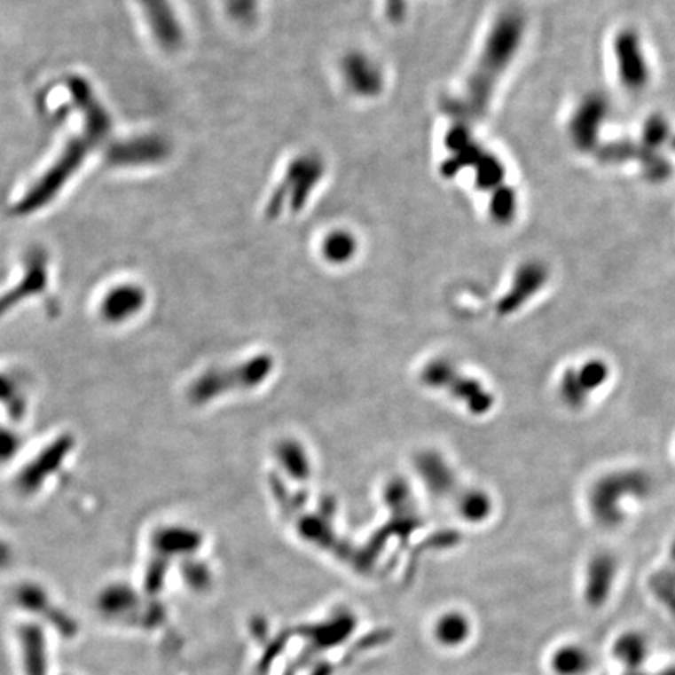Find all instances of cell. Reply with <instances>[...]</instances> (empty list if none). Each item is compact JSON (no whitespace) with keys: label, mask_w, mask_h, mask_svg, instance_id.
Instances as JSON below:
<instances>
[{"label":"cell","mask_w":675,"mask_h":675,"mask_svg":"<svg viewBox=\"0 0 675 675\" xmlns=\"http://www.w3.org/2000/svg\"><path fill=\"white\" fill-rule=\"evenodd\" d=\"M649 491V479L640 472H617L599 480L591 492V510L599 524L615 527L623 521L621 496L641 498Z\"/></svg>","instance_id":"cell-2"},{"label":"cell","mask_w":675,"mask_h":675,"mask_svg":"<svg viewBox=\"0 0 675 675\" xmlns=\"http://www.w3.org/2000/svg\"><path fill=\"white\" fill-rule=\"evenodd\" d=\"M73 440L71 436H57L52 443H49L36 453L18 475V490L22 494H35L41 490L47 479L53 477V474L59 471L65 463L66 457L71 452Z\"/></svg>","instance_id":"cell-5"},{"label":"cell","mask_w":675,"mask_h":675,"mask_svg":"<svg viewBox=\"0 0 675 675\" xmlns=\"http://www.w3.org/2000/svg\"><path fill=\"white\" fill-rule=\"evenodd\" d=\"M271 367L272 365L269 358L258 357L230 371H211L192 385L191 399L197 404H204L219 394L229 393L230 387H238V389L254 387L268 377Z\"/></svg>","instance_id":"cell-4"},{"label":"cell","mask_w":675,"mask_h":675,"mask_svg":"<svg viewBox=\"0 0 675 675\" xmlns=\"http://www.w3.org/2000/svg\"><path fill=\"white\" fill-rule=\"evenodd\" d=\"M574 375L585 394L590 397V394L596 391L597 388L602 387L608 379V366L600 360L586 361L584 366L574 369Z\"/></svg>","instance_id":"cell-17"},{"label":"cell","mask_w":675,"mask_h":675,"mask_svg":"<svg viewBox=\"0 0 675 675\" xmlns=\"http://www.w3.org/2000/svg\"><path fill=\"white\" fill-rule=\"evenodd\" d=\"M625 675H646L641 671H633V672H627Z\"/></svg>","instance_id":"cell-22"},{"label":"cell","mask_w":675,"mask_h":675,"mask_svg":"<svg viewBox=\"0 0 675 675\" xmlns=\"http://www.w3.org/2000/svg\"><path fill=\"white\" fill-rule=\"evenodd\" d=\"M20 447V435L13 426L0 422V465L13 459Z\"/></svg>","instance_id":"cell-20"},{"label":"cell","mask_w":675,"mask_h":675,"mask_svg":"<svg viewBox=\"0 0 675 675\" xmlns=\"http://www.w3.org/2000/svg\"><path fill=\"white\" fill-rule=\"evenodd\" d=\"M0 405L8 418L20 420L27 414V394L16 375L0 371Z\"/></svg>","instance_id":"cell-14"},{"label":"cell","mask_w":675,"mask_h":675,"mask_svg":"<svg viewBox=\"0 0 675 675\" xmlns=\"http://www.w3.org/2000/svg\"><path fill=\"white\" fill-rule=\"evenodd\" d=\"M516 197L514 192L508 188H498V192L492 197L491 215L498 223H508L514 215Z\"/></svg>","instance_id":"cell-19"},{"label":"cell","mask_w":675,"mask_h":675,"mask_svg":"<svg viewBox=\"0 0 675 675\" xmlns=\"http://www.w3.org/2000/svg\"><path fill=\"white\" fill-rule=\"evenodd\" d=\"M616 577V561L608 553L591 558L585 577V602L593 608L602 607L610 597Z\"/></svg>","instance_id":"cell-9"},{"label":"cell","mask_w":675,"mask_h":675,"mask_svg":"<svg viewBox=\"0 0 675 675\" xmlns=\"http://www.w3.org/2000/svg\"><path fill=\"white\" fill-rule=\"evenodd\" d=\"M616 59L619 79L630 91H641L648 85L649 69L644 59L640 38L632 30H624L616 36Z\"/></svg>","instance_id":"cell-6"},{"label":"cell","mask_w":675,"mask_h":675,"mask_svg":"<svg viewBox=\"0 0 675 675\" xmlns=\"http://www.w3.org/2000/svg\"><path fill=\"white\" fill-rule=\"evenodd\" d=\"M469 635H471V623L465 613H459V611L446 613L435 625L436 640L449 648H455L465 643Z\"/></svg>","instance_id":"cell-16"},{"label":"cell","mask_w":675,"mask_h":675,"mask_svg":"<svg viewBox=\"0 0 675 675\" xmlns=\"http://www.w3.org/2000/svg\"><path fill=\"white\" fill-rule=\"evenodd\" d=\"M47 285V260L40 250H35L27 260L24 276L20 279L13 291L5 293L0 297V316L5 315L8 310L14 309L22 299L33 294L40 295Z\"/></svg>","instance_id":"cell-8"},{"label":"cell","mask_w":675,"mask_h":675,"mask_svg":"<svg viewBox=\"0 0 675 675\" xmlns=\"http://www.w3.org/2000/svg\"><path fill=\"white\" fill-rule=\"evenodd\" d=\"M613 656L629 672L641 671L649 656V641L640 632H625L613 644Z\"/></svg>","instance_id":"cell-12"},{"label":"cell","mask_w":675,"mask_h":675,"mask_svg":"<svg viewBox=\"0 0 675 675\" xmlns=\"http://www.w3.org/2000/svg\"><path fill=\"white\" fill-rule=\"evenodd\" d=\"M145 303V295L137 286H116L106 293L104 301L98 307L100 316L106 322L129 321L130 318L137 315Z\"/></svg>","instance_id":"cell-11"},{"label":"cell","mask_w":675,"mask_h":675,"mask_svg":"<svg viewBox=\"0 0 675 675\" xmlns=\"http://www.w3.org/2000/svg\"><path fill=\"white\" fill-rule=\"evenodd\" d=\"M547 279L545 266L537 262H530L518 269L512 289L498 302V315H512L521 309L531 295L537 294Z\"/></svg>","instance_id":"cell-7"},{"label":"cell","mask_w":675,"mask_h":675,"mask_svg":"<svg viewBox=\"0 0 675 675\" xmlns=\"http://www.w3.org/2000/svg\"><path fill=\"white\" fill-rule=\"evenodd\" d=\"M459 514L471 522H480L488 518L491 512V500L485 492L469 491L461 498L459 505Z\"/></svg>","instance_id":"cell-18"},{"label":"cell","mask_w":675,"mask_h":675,"mask_svg":"<svg viewBox=\"0 0 675 675\" xmlns=\"http://www.w3.org/2000/svg\"><path fill=\"white\" fill-rule=\"evenodd\" d=\"M591 663L588 650L578 644H566L552 655L551 668L557 675H585Z\"/></svg>","instance_id":"cell-13"},{"label":"cell","mask_w":675,"mask_h":675,"mask_svg":"<svg viewBox=\"0 0 675 675\" xmlns=\"http://www.w3.org/2000/svg\"><path fill=\"white\" fill-rule=\"evenodd\" d=\"M656 675H675V666H672V668L664 669V671H660V672H658Z\"/></svg>","instance_id":"cell-21"},{"label":"cell","mask_w":675,"mask_h":675,"mask_svg":"<svg viewBox=\"0 0 675 675\" xmlns=\"http://www.w3.org/2000/svg\"><path fill=\"white\" fill-rule=\"evenodd\" d=\"M607 114V106L602 98H588L570 121V137L580 147L586 149L594 145L596 133Z\"/></svg>","instance_id":"cell-10"},{"label":"cell","mask_w":675,"mask_h":675,"mask_svg":"<svg viewBox=\"0 0 675 675\" xmlns=\"http://www.w3.org/2000/svg\"><path fill=\"white\" fill-rule=\"evenodd\" d=\"M422 381L428 387L446 389L455 399L463 402L472 414H485L494 404L490 391L480 381L459 374L449 361H432L422 373Z\"/></svg>","instance_id":"cell-3"},{"label":"cell","mask_w":675,"mask_h":675,"mask_svg":"<svg viewBox=\"0 0 675 675\" xmlns=\"http://www.w3.org/2000/svg\"><path fill=\"white\" fill-rule=\"evenodd\" d=\"M524 20L518 13H505L492 24L482 53L465 83L459 112L465 119L480 118L491 102L498 79L518 52L522 40Z\"/></svg>","instance_id":"cell-1"},{"label":"cell","mask_w":675,"mask_h":675,"mask_svg":"<svg viewBox=\"0 0 675 675\" xmlns=\"http://www.w3.org/2000/svg\"><path fill=\"white\" fill-rule=\"evenodd\" d=\"M420 469L427 485L430 486V490L435 494L444 496L447 492L452 491L455 485L452 469L440 457L424 455L420 461Z\"/></svg>","instance_id":"cell-15"}]
</instances>
